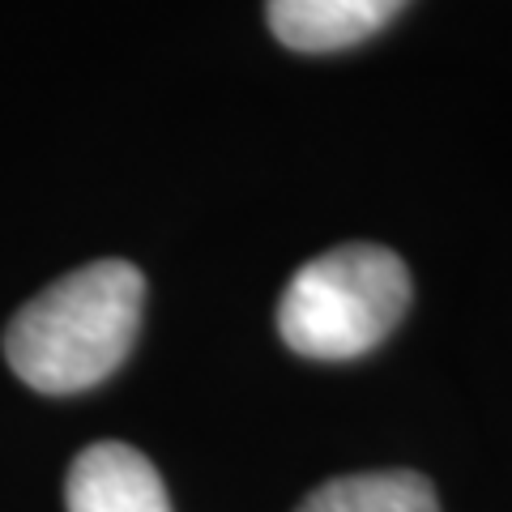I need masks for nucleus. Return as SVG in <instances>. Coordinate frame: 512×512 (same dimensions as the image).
I'll list each match as a JSON object with an SVG mask.
<instances>
[{
	"label": "nucleus",
	"mask_w": 512,
	"mask_h": 512,
	"mask_svg": "<svg viewBox=\"0 0 512 512\" xmlns=\"http://www.w3.org/2000/svg\"><path fill=\"white\" fill-rule=\"evenodd\" d=\"M402 5L406 0H265V18L291 52H342L389 26Z\"/></svg>",
	"instance_id": "nucleus-4"
},
{
	"label": "nucleus",
	"mask_w": 512,
	"mask_h": 512,
	"mask_svg": "<svg viewBox=\"0 0 512 512\" xmlns=\"http://www.w3.org/2000/svg\"><path fill=\"white\" fill-rule=\"evenodd\" d=\"M410 308L402 256L376 244H346L312 256L278 303L282 342L303 359L346 363L376 350Z\"/></svg>",
	"instance_id": "nucleus-2"
},
{
	"label": "nucleus",
	"mask_w": 512,
	"mask_h": 512,
	"mask_svg": "<svg viewBox=\"0 0 512 512\" xmlns=\"http://www.w3.org/2000/svg\"><path fill=\"white\" fill-rule=\"evenodd\" d=\"M299 512H440L436 487L414 470L346 474L316 487Z\"/></svg>",
	"instance_id": "nucleus-5"
},
{
	"label": "nucleus",
	"mask_w": 512,
	"mask_h": 512,
	"mask_svg": "<svg viewBox=\"0 0 512 512\" xmlns=\"http://www.w3.org/2000/svg\"><path fill=\"white\" fill-rule=\"evenodd\" d=\"M64 504L69 512H171L167 487L150 457L120 440L77 453L64 483Z\"/></svg>",
	"instance_id": "nucleus-3"
},
{
	"label": "nucleus",
	"mask_w": 512,
	"mask_h": 512,
	"mask_svg": "<svg viewBox=\"0 0 512 512\" xmlns=\"http://www.w3.org/2000/svg\"><path fill=\"white\" fill-rule=\"evenodd\" d=\"M146 312V274L107 256L39 291L5 329V359L39 393H86L128 359Z\"/></svg>",
	"instance_id": "nucleus-1"
}]
</instances>
